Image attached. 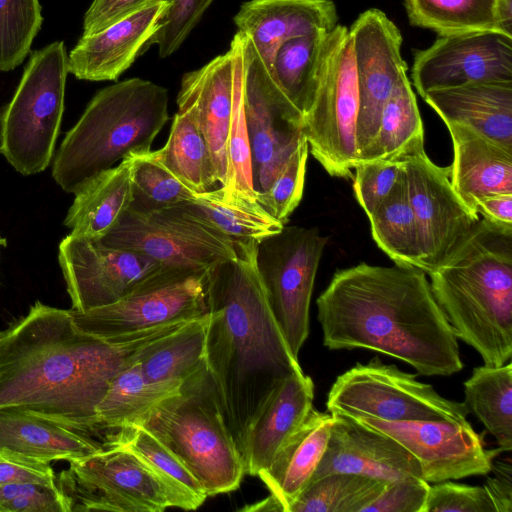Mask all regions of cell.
Returning a JSON list of instances; mask_svg holds the SVG:
<instances>
[{
	"mask_svg": "<svg viewBox=\"0 0 512 512\" xmlns=\"http://www.w3.org/2000/svg\"><path fill=\"white\" fill-rule=\"evenodd\" d=\"M187 322L103 339L82 331L71 310L37 301L0 332V409L98 435L96 408L112 378L147 346Z\"/></svg>",
	"mask_w": 512,
	"mask_h": 512,
	"instance_id": "obj_1",
	"label": "cell"
},
{
	"mask_svg": "<svg viewBox=\"0 0 512 512\" xmlns=\"http://www.w3.org/2000/svg\"><path fill=\"white\" fill-rule=\"evenodd\" d=\"M316 305L329 350H372L424 376L463 368L458 339L420 269L360 263L339 270Z\"/></svg>",
	"mask_w": 512,
	"mask_h": 512,
	"instance_id": "obj_2",
	"label": "cell"
},
{
	"mask_svg": "<svg viewBox=\"0 0 512 512\" xmlns=\"http://www.w3.org/2000/svg\"><path fill=\"white\" fill-rule=\"evenodd\" d=\"M211 268L205 365L224 422L244 459L248 434L276 388L303 370L273 314L257 267L258 243L236 245Z\"/></svg>",
	"mask_w": 512,
	"mask_h": 512,
	"instance_id": "obj_3",
	"label": "cell"
},
{
	"mask_svg": "<svg viewBox=\"0 0 512 512\" xmlns=\"http://www.w3.org/2000/svg\"><path fill=\"white\" fill-rule=\"evenodd\" d=\"M427 274L455 337L484 365L506 364L512 356V227L479 219Z\"/></svg>",
	"mask_w": 512,
	"mask_h": 512,
	"instance_id": "obj_4",
	"label": "cell"
},
{
	"mask_svg": "<svg viewBox=\"0 0 512 512\" xmlns=\"http://www.w3.org/2000/svg\"><path fill=\"white\" fill-rule=\"evenodd\" d=\"M168 120L167 90L151 81L132 78L100 90L54 155V181L74 194L124 158L151 151Z\"/></svg>",
	"mask_w": 512,
	"mask_h": 512,
	"instance_id": "obj_5",
	"label": "cell"
},
{
	"mask_svg": "<svg viewBox=\"0 0 512 512\" xmlns=\"http://www.w3.org/2000/svg\"><path fill=\"white\" fill-rule=\"evenodd\" d=\"M139 425L186 464L208 497L236 490L246 474L206 365L157 403Z\"/></svg>",
	"mask_w": 512,
	"mask_h": 512,
	"instance_id": "obj_6",
	"label": "cell"
},
{
	"mask_svg": "<svg viewBox=\"0 0 512 512\" xmlns=\"http://www.w3.org/2000/svg\"><path fill=\"white\" fill-rule=\"evenodd\" d=\"M68 73L62 41L34 51L0 114V153L24 176L44 171L54 158Z\"/></svg>",
	"mask_w": 512,
	"mask_h": 512,
	"instance_id": "obj_7",
	"label": "cell"
},
{
	"mask_svg": "<svg viewBox=\"0 0 512 512\" xmlns=\"http://www.w3.org/2000/svg\"><path fill=\"white\" fill-rule=\"evenodd\" d=\"M326 408L330 414L384 421L465 422L469 414L463 402L441 396L430 384L378 357L339 375L327 394Z\"/></svg>",
	"mask_w": 512,
	"mask_h": 512,
	"instance_id": "obj_8",
	"label": "cell"
},
{
	"mask_svg": "<svg viewBox=\"0 0 512 512\" xmlns=\"http://www.w3.org/2000/svg\"><path fill=\"white\" fill-rule=\"evenodd\" d=\"M358 107L352 38L347 27L337 24L328 33L319 86L304 117L308 149L331 176L350 178L358 165Z\"/></svg>",
	"mask_w": 512,
	"mask_h": 512,
	"instance_id": "obj_9",
	"label": "cell"
},
{
	"mask_svg": "<svg viewBox=\"0 0 512 512\" xmlns=\"http://www.w3.org/2000/svg\"><path fill=\"white\" fill-rule=\"evenodd\" d=\"M211 268L162 266L112 304L70 309L73 320L82 331L108 339L202 317Z\"/></svg>",
	"mask_w": 512,
	"mask_h": 512,
	"instance_id": "obj_10",
	"label": "cell"
},
{
	"mask_svg": "<svg viewBox=\"0 0 512 512\" xmlns=\"http://www.w3.org/2000/svg\"><path fill=\"white\" fill-rule=\"evenodd\" d=\"M56 476L72 511L163 512L181 508L165 482L132 451L110 446Z\"/></svg>",
	"mask_w": 512,
	"mask_h": 512,
	"instance_id": "obj_11",
	"label": "cell"
},
{
	"mask_svg": "<svg viewBox=\"0 0 512 512\" xmlns=\"http://www.w3.org/2000/svg\"><path fill=\"white\" fill-rule=\"evenodd\" d=\"M328 239L317 228L284 226L258 244L257 267L266 296L296 358L309 335L314 281Z\"/></svg>",
	"mask_w": 512,
	"mask_h": 512,
	"instance_id": "obj_12",
	"label": "cell"
},
{
	"mask_svg": "<svg viewBox=\"0 0 512 512\" xmlns=\"http://www.w3.org/2000/svg\"><path fill=\"white\" fill-rule=\"evenodd\" d=\"M241 35L243 104L258 197L306 137L303 115L275 83L251 41Z\"/></svg>",
	"mask_w": 512,
	"mask_h": 512,
	"instance_id": "obj_13",
	"label": "cell"
},
{
	"mask_svg": "<svg viewBox=\"0 0 512 512\" xmlns=\"http://www.w3.org/2000/svg\"><path fill=\"white\" fill-rule=\"evenodd\" d=\"M100 241L140 253L163 266L210 268L237 255L231 241L177 206L150 212L129 208Z\"/></svg>",
	"mask_w": 512,
	"mask_h": 512,
	"instance_id": "obj_14",
	"label": "cell"
},
{
	"mask_svg": "<svg viewBox=\"0 0 512 512\" xmlns=\"http://www.w3.org/2000/svg\"><path fill=\"white\" fill-rule=\"evenodd\" d=\"M419 236L420 270L439 265L480 217L452 186L450 166L440 167L420 148L400 157Z\"/></svg>",
	"mask_w": 512,
	"mask_h": 512,
	"instance_id": "obj_15",
	"label": "cell"
},
{
	"mask_svg": "<svg viewBox=\"0 0 512 512\" xmlns=\"http://www.w3.org/2000/svg\"><path fill=\"white\" fill-rule=\"evenodd\" d=\"M351 419L401 444L417 460L421 478L432 484L488 475L494 458L502 452L486 449L483 434L475 432L468 421Z\"/></svg>",
	"mask_w": 512,
	"mask_h": 512,
	"instance_id": "obj_16",
	"label": "cell"
},
{
	"mask_svg": "<svg viewBox=\"0 0 512 512\" xmlns=\"http://www.w3.org/2000/svg\"><path fill=\"white\" fill-rule=\"evenodd\" d=\"M349 33L359 96L356 123L359 165L365 161L376 137L383 107L408 67L401 56V32L381 10L372 8L361 13L351 24Z\"/></svg>",
	"mask_w": 512,
	"mask_h": 512,
	"instance_id": "obj_17",
	"label": "cell"
},
{
	"mask_svg": "<svg viewBox=\"0 0 512 512\" xmlns=\"http://www.w3.org/2000/svg\"><path fill=\"white\" fill-rule=\"evenodd\" d=\"M58 260L76 311L118 301L163 266L140 253L72 234L60 242Z\"/></svg>",
	"mask_w": 512,
	"mask_h": 512,
	"instance_id": "obj_18",
	"label": "cell"
},
{
	"mask_svg": "<svg viewBox=\"0 0 512 512\" xmlns=\"http://www.w3.org/2000/svg\"><path fill=\"white\" fill-rule=\"evenodd\" d=\"M411 77L421 97L471 82H512V36L500 31L439 36L415 51Z\"/></svg>",
	"mask_w": 512,
	"mask_h": 512,
	"instance_id": "obj_19",
	"label": "cell"
},
{
	"mask_svg": "<svg viewBox=\"0 0 512 512\" xmlns=\"http://www.w3.org/2000/svg\"><path fill=\"white\" fill-rule=\"evenodd\" d=\"M241 52L242 36L237 31L226 53L183 75L177 96L178 108L191 112L209 147L216 179L221 186L226 182L227 138Z\"/></svg>",
	"mask_w": 512,
	"mask_h": 512,
	"instance_id": "obj_20",
	"label": "cell"
},
{
	"mask_svg": "<svg viewBox=\"0 0 512 512\" xmlns=\"http://www.w3.org/2000/svg\"><path fill=\"white\" fill-rule=\"evenodd\" d=\"M332 415L326 450L311 481L332 473H352L384 482L421 478L417 460L393 438L347 416Z\"/></svg>",
	"mask_w": 512,
	"mask_h": 512,
	"instance_id": "obj_21",
	"label": "cell"
},
{
	"mask_svg": "<svg viewBox=\"0 0 512 512\" xmlns=\"http://www.w3.org/2000/svg\"><path fill=\"white\" fill-rule=\"evenodd\" d=\"M234 22L270 71L283 43L315 32H330L338 16L332 0H250L242 4Z\"/></svg>",
	"mask_w": 512,
	"mask_h": 512,
	"instance_id": "obj_22",
	"label": "cell"
},
{
	"mask_svg": "<svg viewBox=\"0 0 512 512\" xmlns=\"http://www.w3.org/2000/svg\"><path fill=\"white\" fill-rule=\"evenodd\" d=\"M168 4L169 0H162L100 32L82 36L68 56V72L81 80H117L145 52Z\"/></svg>",
	"mask_w": 512,
	"mask_h": 512,
	"instance_id": "obj_23",
	"label": "cell"
},
{
	"mask_svg": "<svg viewBox=\"0 0 512 512\" xmlns=\"http://www.w3.org/2000/svg\"><path fill=\"white\" fill-rule=\"evenodd\" d=\"M453 143L450 179L453 188L474 210L475 201L492 193H512V148L461 124H445Z\"/></svg>",
	"mask_w": 512,
	"mask_h": 512,
	"instance_id": "obj_24",
	"label": "cell"
},
{
	"mask_svg": "<svg viewBox=\"0 0 512 512\" xmlns=\"http://www.w3.org/2000/svg\"><path fill=\"white\" fill-rule=\"evenodd\" d=\"M422 98L445 124L468 126L512 148V82H471L431 90Z\"/></svg>",
	"mask_w": 512,
	"mask_h": 512,
	"instance_id": "obj_25",
	"label": "cell"
},
{
	"mask_svg": "<svg viewBox=\"0 0 512 512\" xmlns=\"http://www.w3.org/2000/svg\"><path fill=\"white\" fill-rule=\"evenodd\" d=\"M314 383L304 372L287 377L274 391L250 428L245 472L258 476L313 407Z\"/></svg>",
	"mask_w": 512,
	"mask_h": 512,
	"instance_id": "obj_26",
	"label": "cell"
},
{
	"mask_svg": "<svg viewBox=\"0 0 512 512\" xmlns=\"http://www.w3.org/2000/svg\"><path fill=\"white\" fill-rule=\"evenodd\" d=\"M332 423V414L312 407L271 464L259 472L258 476L282 512H288L290 505L310 483L326 450Z\"/></svg>",
	"mask_w": 512,
	"mask_h": 512,
	"instance_id": "obj_27",
	"label": "cell"
},
{
	"mask_svg": "<svg viewBox=\"0 0 512 512\" xmlns=\"http://www.w3.org/2000/svg\"><path fill=\"white\" fill-rule=\"evenodd\" d=\"M104 449L91 436L25 411L0 409V451L51 463L90 457Z\"/></svg>",
	"mask_w": 512,
	"mask_h": 512,
	"instance_id": "obj_28",
	"label": "cell"
},
{
	"mask_svg": "<svg viewBox=\"0 0 512 512\" xmlns=\"http://www.w3.org/2000/svg\"><path fill=\"white\" fill-rule=\"evenodd\" d=\"M74 195L64 225L72 235L101 240L132 204L131 155L92 177Z\"/></svg>",
	"mask_w": 512,
	"mask_h": 512,
	"instance_id": "obj_29",
	"label": "cell"
},
{
	"mask_svg": "<svg viewBox=\"0 0 512 512\" xmlns=\"http://www.w3.org/2000/svg\"><path fill=\"white\" fill-rule=\"evenodd\" d=\"M183 213L215 230L235 246L260 243L285 226L256 198L227 192L222 186L176 205Z\"/></svg>",
	"mask_w": 512,
	"mask_h": 512,
	"instance_id": "obj_30",
	"label": "cell"
},
{
	"mask_svg": "<svg viewBox=\"0 0 512 512\" xmlns=\"http://www.w3.org/2000/svg\"><path fill=\"white\" fill-rule=\"evenodd\" d=\"M207 313L147 346L136 361L144 377L157 384L181 387L205 366Z\"/></svg>",
	"mask_w": 512,
	"mask_h": 512,
	"instance_id": "obj_31",
	"label": "cell"
},
{
	"mask_svg": "<svg viewBox=\"0 0 512 512\" xmlns=\"http://www.w3.org/2000/svg\"><path fill=\"white\" fill-rule=\"evenodd\" d=\"M126 448L165 482L180 502V509L195 510L208 495L186 464L156 436L141 425L122 427L105 437L103 447Z\"/></svg>",
	"mask_w": 512,
	"mask_h": 512,
	"instance_id": "obj_32",
	"label": "cell"
},
{
	"mask_svg": "<svg viewBox=\"0 0 512 512\" xmlns=\"http://www.w3.org/2000/svg\"><path fill=\"white\" fill-rule=\"evenodd\" d=\"M151 154L195 194L212 190L218 183L209 147L186 108H178L167 142Z\"/></svg>",
	"mask_w": 512,
	"mask_h": 512,
	"instance_id": "obj_33",
	"label": "cell"
},
{
	"mask_svg": "<svg viewBox=\"0 0 512 512\" xmlns=\"http://www.w3.org/2000/svg\"><path fill=\"white\" fill-rule=\"evenodd\" d=\"M328 33L315 32L286 41L277 50L269 71L303 119L319 86Z\"/></svg>",
	"mask_w": 512,
	"mask_h": 512,
	"instance_id": "obj_34",
	"label": "cell"
},
{
	"mask_svg": "<svg viewBox=\"0 0 512 512\" xmlns=\"http://www.w3.org/2000/svg\"><path fill=\"white\" fill-rule=\"evenodd\" d=\"M464 405L503 452L512 449V364L478 366L464 382Z\"/></svg>",
	"mask_w": 512,
	"mask_h": 512,
	"instance_id": "obj_35",
	"label": "cell"
},
{
	"mask_svg": "<svg viewBox=\"0 0 512 512\" xmlns=\"http://www.w3.org/2000/svg\"><path fill=\"white\" fill-rule=\"evenodd\" d=\"M179 389L148 381L134 361L112 378L96 408L100 430L139 425L157 403Z\"/></svg>",
	"mask_w": 512,
	"mask_h": 512,
	"instance_id": "obj_36",
	"label": "cell"
},
{
	"mask_svg": "<svg viewBox=\"0 0 512 512\" xmlns=\"http://www.w3.org/2000/svg\"><path fill=\"white\" fill-rule=\"evenodd\" d=\"M424 148V129L416 96L403 73L387 99L373 144L363 163L398 159Z\"/></svg>",
	"mask_w": 512,
	"mask_h": 512,
	"instance_id": "obj_37",
	"label": "cell"
},
{
	"mask_svg": "<svg viewBox=\"0 0 512 512\" xmlns=\"http://www.w3.org/2000/svg\"><path fill=\"white\" fill-rule=\"evenodd\" d=\"M368 218L374 241L396 265L420 269L418 229L403 169L394 190Z\"/></svg>",
	"mask_w": 512,
	"mask_h": 512,
	"instance_id": "obj_38",
	"label": "cell"
},
{
	"mask_svg": "<svg viewBox=\"0 0 512 512\" xmlns=\"http://www.w3.org/2000/svg\"><path fill=\"white\" fill-rule=\"evenodd\" d=\"M404 5L411 25L433 30L439 36L503 32L498 0H404Z\"/></svg>",
	"mask_w": 512,
	"mask_h": 512,
	"instance_id": "obj_39",
	"label": "cell"
},
{
	"mask_svg": "<svg viewBox=\"0 0 512 512\" xmlns=\"http://www.w3.org/2000/svg\"><path fill=\"white\" fill-rule=\"evenodd\" d=\"M386 482L352 473H332L311 481L288 512H362Z\"/></svg>",
	"mask_w": 512,
	"mask_h": 512,
	"instance_id": "obj_40",
	"label": "cell"
},
{
	"mask_svg": "<svg viewBox=\"0 0 512 512\" xmlns=\"http://www.w3.org/2000/svg\"><path fill=\"white\" fill-rule=\"evenodd\" d=\"M131 209L139 212L160 210L187 202L195 193L158 163L151 151L132 154Z\"/></svg>",
	"mask_w": 512,
	"mask_h": 512,
	"instance_id": "obj_41",
	"label": "cell"
},
{
	"mask_svg": "<svg viewBox=\"0 0 512 512\" xmlns=\"http://www.w3.org/2000/svg\"><path fill=\"white\" fill-rule=\"evenodd\" d=\"M41 24L39 0H0V71L22 63Z\"/></svg>",
	"mask_w": 512,
	"mask_h": 512,
	"instance_id": "obj_42",
	"label": "cell"
},
{
	"mask_svg": "<svg viewBox=\"0 0 512 512\" xmlns=\"http://www.w3.org/2000/svg\"><path fill=\"white\" fill-rule=\"evenodd\" d=\"M308 152L305 140L275 177L268 191L258 195V201L284 225L302 199Z\"/></svg>",
	"mask_w": 512,
	"mask_h": 512,
	"instance_id": "obj_43",
	"label": "cell"
},
{
	"mask_svg": "<svg viewBox=\"0 0 512 512\" xmlns=\"http://www.w3.org/2000/svg\"><path fill=\"white\" fill-rule=\"evenodd\" d=\"M213 0H169V4L157 21L158 29L148 40L145 51L156 44L159 56L165 58L174 53L198 23Z\"/></svg>",
	"mask_w": 512,
	"mask_h": 512,
	"instance_id": "obj_44",
	"label": "cell"
},
{
	"mask_svg": "<svg viewBox=\"0 0 512 512\" xmlns=\"http://www.w3.org/2000/svg\"><path fill=\"white\" fill-rule=\"evenodd\" d=\"M402 170L400 158L361 163L355 168L354 193L370 215L394 190Z\"/></svg>",
	"mask_w": 512,
	"mask_h": 512,
	"instance_id": "obj_45",
	"label": "cell"
},
{
	"mask_svg": "<svg viewBox=\"0 0 512 512\" xmlns=\"http://www.w3.org/2000/svg\"><path fill=\"white\" fill-rule=\"evenodd\" d=\"M0 512H71L58 486L37 483L0 485Z\"/></svg>",
	"mask_w": 512,
	"mask_h": 512,
	"instance_id": "obj_46",
	"label": "cell"
},
{
	"mask_svg": "<svg viewBox=\"0 0 512 512\" xmlns=\"http://www.w3.org/2000/svg\"><path fill=\"white\" fill-rule=\"evenodd\" d=\"M425 512H496V508L484 486L447 480L430 485Z\"/></svg>",
	"mask_w": 512,
	"mask_h": 512,
	"instance_id": "obj_47",
	"label": "cell"
},
{
	"mask_svg": "<svg viewBox=\"0 0 512 512\" xmlns=\"http://www.w3.org/2000/svg\"><path fill=\"white\" fill-rule=\"evenodd\" d=\"M429 487L428 482L418 477L386 482L362 512H425Z\"/></svg>",
	"mask_w": 512,
	"mask_h": 512,
	"instance_id": "obj_48",
	"label": "cell"
},
{
	"mask_svg": "<svg viewBox=\"0 0 512 512\" xmlns=\"http://www.w3.org/2000/svg\"><path fill=\"white\" fill-rule=\"evenodd\" d=\"M160 1L162 0H94L85 13L82 36L100 32Z\"/></svg>",
	"mask_w": 512,
	"mask_h": 512,
	"instance_id": "obj_49",
	"label": "cell"
},
{
	"mask_svg": "<svg viewBox=\"0 0 512 512\" xmlns=\"http://www.w3.org/2000/svg\"><path fill=\"white\" fill-rule=\"evenodd\" d=\"M19 482L57 485L56 475L50 463L0 451V485Z\"/></svg>",
	"mask_w": 512,
	"mask_h": 512,
	"instance_id": "obj_50",
	"label": "cell"
},
{
	"mask_svg": "<svg viewBox=\"0 0 512 512\" xmlns=\"http://www.w3.org/2000/svg\"><path fill=\"white\" fill-rule=\"evenodd\" d=\"M492 477L486 479L483 485L496 508V512H512V468L511 461H493Z\"/></svg>",
	"mask_w": 512,
	"mask_h": 512,
	"instance_id": "obj_51",
	"label": "cell"
},
{
	"mask_svg": "<svg viewBox=\"0 0 512 512\" xmlns=\"http://www.w3.org/2000/svg\"><path fill=\"white\" fill-rule=\"evenodd\" d=\"M475 209L490 222L512 227V193H492L479 197Z\"/></svg>",
	"mask_w": 512,
	"mask_h": 512,
	"instance_id": "obj_52",
	"label": "cell"
},
{
	"mask_svg": "<svg viewBox=\"0 0 512 512\" xmlns=\"http://www.w3.org/2000/svg\"><path fill=\"white\" fill-rule=\"evenodd\" d=\"M497 13L502 31L512 36V0H498Z\"/></svg>",
	"mask_w": 512,
	"mask_h": 512,
	"instance_id": "obj_53",
	"label": "cell"
},
{
	"mask_svg": "<svg viewBox=\"0 0 512 512\" xmlns=\"http://www.w3.org/2000/svg\"><path fill=\"white\" fill-rule=\"evenodd\" d=\"M7 246V240L3 236L0 235V248Z\"/></svg>",
	"mask_w": 512,
	"mask_h": 512,
	"instance_id": "obj_54",
	"label": "cell"
}]
</instances>
